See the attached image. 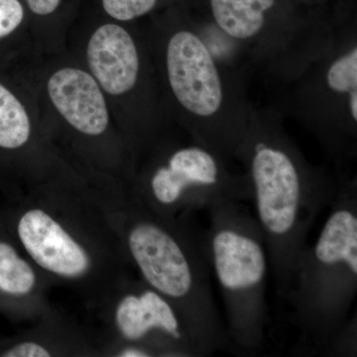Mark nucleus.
Listing matches in <instances>:
<instances>
[{
  "label": "nucleus",
  "mask_w": 357,
  "mask_h": 357,
  "mask_svg": "<svg viewBox=\"0 0 357 357\" xmlns=\"http://www.w3.org/2000/svg\"><path fill=\"white\" fill-rule=\"evenodd\" d=\"M276 3L277 0H210L218 27L236 39H249L261 31L266 14Z\"/></svg>",
  "instance_id": "nucleus-11"
},
{
  "label": "nucleus",
  "mask_w": 357,
  "mask_h": 357,
  "mask_svg": "<svg viewBox=\"0 0 357 357\" xmlns=\"http://www.w3.org/2000/svg\"><path fill=\"white\" fill-rule=\"evenodd\" d=\"M351 116L354 121H357V89L351 91Z\"/></svg>",
  "instance_id": "nucleus-20"
},
{
  "label": "nucleus",
  "mask_w": 357,
  "mask_h": 357,
  "mask_svg": "<svg viewBox=\"0 0 357 357\" xmlns=\"http://www.w3.org/2000/svg\"><path fill=\"white\" fill-rule=\"evenodd\" d=\"M24 7L20 0H0V39L13 33L24 20Z\"/></svg>",
  "instance_id": "nucleus-16"
},
{
  "label": "nucleus",
  "mask_w": 357,
  "mask_h": 357,
  "mask_svg": "<svg viewBox=\"0 0 357 357\" xmlns=\"http://www.w3.org/2000/svg\"><path fill=\"white\" fill-rule=\"evenodd\" d=\"M116 323L126 340L137 342L157 331L199 356L177 312L154 289L144 290L139 295L126 296L117 307Z\"/></svg>",
  "instance_id": "nucleus-10"
},
{
  "label": "nucleus",
  "mask_w": 357,
  "mask_h": 357,
  "mask_svg": "<svg viewBox=\"0 0 357 357\" xmlns=\"http://www.w3.org/2000/svg\"><path fill=\"white\" fill-rule=\"evenodd\" d=\"M316 243L307 246L287 299L293 323L318 345L330 344L347 325L357 293V194L335 192Z\"/></svg>",
  "instance_id": "nucleus-2"
},
{
  "label": "nucleus",
  "mask_w": 357,
  "mask_h": 357,
  "mask_svg": "<svg viewBox=\"0 0 357 357\" xmlns=\"http://www.w3.org/2000/svg\"><path fill=\"white\" fill-rule=\"evenodd\" d=\"M51 100L77 130L100 135L109 124L107 103L96 79L84 70L66 68L48 82Z\"/></svg>",
  "instance_id": "nucleus-8"
},
{
  "label": "nucleus",
  "mask_w": 357,
  "mask_h": 357,
  "mask_svg": "<svg viewBox=\"0 0 357 357\" xmlns=\"http://www.w3.org/2000/svg\"><path fill=\"white\" fill-rule=\"evenodd\" d=\"M128 246L148 284L175 302L199 356H210L225 347L229 338L213 299L202 236L199 243L145 220L129 232Z\"/></svg>",
  "instance_id": "nucleus-4"
},
{
  "label": "nucleus",
  "mask_w": 357,
  "mask_h": 357,
  "mask_svg": "<svg viewBox=\"0 0 357 357\" xmlns=\"http://www.w3.org/2000/svg\"><path fill=\"white\" fill-rule=\"evenodd\" d=\"M30 121L20 100L0 84V147L15 149L28 141Z\"/></svg>",
  "instance_id": "nucleus-12"
},
{
  "label": "nucleus",
  "mask_w": 357,
  "mask_h": 357,
  "mask_svg": "<svg viewBox=\"0 0 357 357\" xmlns=\"http://www.w3.org/2000/svg\"><path fill=\"white\" fill-rule=\"evenodd\" d=\"M159 0H102L105 13L119 21L141 17L153 10Z\"/></svg>",
  "instance_id": "nucleus-15"
},
{
  "label": "nucleus",
  "mask_w": 357,
  "mask_h": 357,
  "mask_svg": "<svg viewBox=\"0 0 357 357\" xmlns=\"http://www.w3.org/2000/svg\"><path fill=\"white\" fill-rule=\"evenodd\" d=\"M246 147L255 220L266 243L277 294L287 299L310 230L335 192L311 180L283 144L257 140Z\"/></svg>",
  "instance_id": "nucleus-1"
},
{
  "label": "nucleus",
  "mask_w": 357,
  "mask_h": 357,
  "mask_svg": "<svg viewBox=\"0 0 357 357\" xmlns=\"http://www.w3.org/2000/svg\"><path fill=\"white\" fill-rule=\"evenodd\" d=\"M6 357H49L50 354L41 345L34 342H25L16 345L3 354Z\"/></svg>",
  "instance_id": "nucleus-17"
},
{
  "label": "nucleus",
  "mask_w": 357,
  "mask_h": 357,
  "mask_svg": "<svg viewBox=\"0 0 357 357\" xmlns=\"http://www.w3.org/2000/svg\"><path fill=\"white\" fill-rule=\"evenodd\" d=\"M35 286L32 268L7 243H0V290L11 295H25Z\"/></svg>",
  "instance_id": "nucleus-13"
},
{
  "label": "nucleus",
  "mask_w": 357,
  "mask_h": 357,
  "mask_svg": "<svg viewBox=\"0 0 357 357\" xmlns=\"http://www.w3.org/2000/svg\"><path fill=\"white\" fill-rule=\"evenodd\" d=\"M28 8L38 16H48L55 13L64 0H25Z\"/></svg>",
  "instance_id": "nucleus-18"
},
{
  "label": "nucleus",
  "mask_w": 357,
  "mask_h": 357,
  "mask_svg": "<svg viewBox=\"0 0 357 357\" xmlns=\"http://www.w3.org/2000/svg\"><path fill=\"white\" fill-rule=\"evenodd\" d=\"M328 86L337 93H351L357 89V50L349 52L335 61L326 75Z\"/></svg>",
  "instance_id": "nucleus-14"
},
{
  "label": "nucleus",
  "mask_w": 357,
  "mask_h": 357,
  "mask_svg": "<svg viewBox=\"0 0 357 357\" xmlns=\"http://www.w3.org/2000/svg\"><path fill=\"white\" fill-rule=\"evenodd\" d=\"M18 234L33 259L48 271L76 277L88 270L84 249L43 211L26 213L18 225Z\"/></svg>",
  "instance_id": "nucleus-7"
},
{
  "label": "nucleus",
  "mask_w": 357,
  "mask_h": 357,
  "mask_svg": "<svg viewBox=\"0 0 357 357\" xmlns=\"http://www.w3.org/2000/svg\"><path fill=\"white\" fill-rule=\"evenodd\" d=\"M89 69L107 93L119 96L130 91L139 70L137 49L121 26H100L88 46Z\"/></svg>",
  "instance_id": "nucleus-9"
},
{
  "label": "nucleus",
  "mask_w": 357,
  "mask_h": 357,
  "mask_svg": "<svg viewBox=\"0 0 357 357\" xmlns=\"http://www.w3.org/2000/svg\"><path fill=\"white\" fill-rule=\"evenodd\" d=\"M151 356L149 352L144 351V349H136V347H130V349H126L119 354L121 357H148Z\"/></svg>",
  "instance_id": "nucleus-19"
},
{
  "label": "nucleus",
  "mask_w": 357,
  "mask_h": 357,
  "mask_svg": "<svg viewBox=\"0 0 357 357\" xmlns=\"http://www.w3.org/2000/svg\"><path fill=\"white\" fill-rule=\"evenodd\" d=\"M152 196L164 208H208L218 199L239 202L251 197L249 185L237 184L223 172L220 161L204 147H187L157 169L150 181Z\"/></svg>",
  "instance_id": "nucleus-5"
},
{
  "label": "nucleus",
  "mask_w": 357,
  "mask_h": 357,
  "mask_svg": "<svg viewBox=\"0 0 357 357\" xmlns=\"http://www.w3.org/2000/svg\"><path fill=\"white\" fill-rule=\"evenodd\" d=\"M167 70L174 95L185 109L208 117L220 109L222 88L217 66L197 35H174L167 50Z\"/></svg>",
  "instance_id": "nucleus-6"
},
{
  "label": "nucleus",
  "mask_w": 357,
  "mask_h": 357,
  "mask_svg": "<svg viewBox=\"0 0 357 357\" xmlns=\"http://www.w3.org/2000/svg\"><path fill=\"white\" fill-rule=\"evenodd\" d=\"M210 227L202 243L222 296L229 340L246 351L260 349L267 321L268 252L255 218L234 199L208 208Z\"/></svg>",
  "instance_id": "nucleus-3"
}]
</instances>
